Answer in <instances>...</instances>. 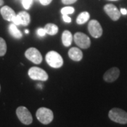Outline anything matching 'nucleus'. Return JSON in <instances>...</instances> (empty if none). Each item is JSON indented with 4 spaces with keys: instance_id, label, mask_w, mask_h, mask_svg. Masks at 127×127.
Listing matches in <instances>:
<instances>
[{
    "instance_id": "f257e3e1",
    "label": "nucleus",
    "mask_w": 127,
    "mask_h": 127,
    "mask_svg": "<svg viewBox=\"0 0 127 127\" xmlns=\"http://www.w3.org/2000/svg\"><path fill=\"white\" fill-rule=\"evenodd\" d=\"M45 59L47 63L52 68H59L62 66L64 64L62 57L55 51H50L47 52Z\"/></svg>"
},
{
    "instance_id": "f03ea898",
    "label": "nucleus",
    "mask_w": 127,
    "mask_h": 127,
    "mask_svg": "<svg viewBox=\"0 0 127 127\" xmlns=\"http://www.w3.org/2000/svg\"><path fill=\"white\" fill-rule=\"evenodd\" d=\"M36 117L42 124H49L54 119V114L51 109L46 107H40L37 110Z\"/></svg>"
},
{
    "instance_id": "7ed1b4c3",
    "label": "nucleus",
    "mask_w": 127,
    "mask_h": 127,
    "mask_svg": "<svg viewBox=\"0 0 127 127\" xmlns=\"http://www.w3.org/2000/svg\"><path fill=\"white\" fill-rule=\"evenodd\" d=\"M109 118L116 123L121 124H127V112L119 108H113L109 112Z\"/></svg>"
},
{
    "instance_id": "20e7f679",
    "label": "nucleus",
    "mask_w": 127,
    "mask_h": 127,
    "mask_svg": "<svg viewBox=\"0 0 127 127\" xmlns=\"http://www.w3.org/2000/svg\"><path fill=\"white\" fill-rule=\"evenodd\" d=\"M28 73L29 77L35 81H46L49 78L48 74L45 70L37 66H33L29 68Z\"/></svg>"
},
{
    "instance_id": "39448f33",
    "label": "nucleus",
    "mask_w": 127,
    "mask_h": 127,
    "mask_svg": "<svg viewBox=\"0 0 127 127\" xmlns=\"http://www.w3.org/2000/svg\"><path fill=\"white\" fill-rule=\"evenodd\" d=\"M16 115L20 122L25 125H30L32 122V117L31 113L26 107H18L16 109Z\"/></svg>"
},
{
    "instance_id": "423d86ee",
    "label": "nucleus",
    "mask_w": 127,
    "mask_h": 127,
    "mask_svg": "<svg viewBox=\"0 0 127 127\" xmlns=\"http://www.w3.org/2000/svg\"><path fill=\"white\" fill-rule=\"evenodd\" d=\"M73 40L76 45L82 49H87L91 46L90 37L81 32L75 33V35H73Z\"/></svg>"
},
{
    "instance_id": "0eeeda50",
    "label": "nucleus",
    "mask_w": 127,
    "mask_h": 127,
    "mask_svg": "<svg viewBox=\"0 0 127 127\" xmlns=\"http://www.w3.org/2000/svg\"><path fill=\"white\" fill-rule=\"evenodd\" d=\"M25 56L29 61L36 64H40L42 61V57L40 51L35 47L28 48L25 52Z\"/></svg>"
},
{
    "instance_id": "6e6552de",
    "label": "nucleus",
    "mask_w": 127,
    "mask_h": 127,
    "mask_svg": "<svg viewBox=\"0 0 127 127\" xmlns=\"http://www.w3.org/2000/svg\"><path fill=\"white\" fill-rule=\"evenodd\" d=\"M88 31L95 38L100 37L102 35V28L97 20H91L88 23Z\"/></svg>"
},
{
    "instance_id": "1a4fd4ad",
    "label": "nucleus",
    "mask_w": 127,
    "mask_h": 127,
    "mask_svg": "<svg viewBox=\"0 0 127 127\" xmlns=\"http://www.w3.org/2000/svg\"><path fill=\"white\" fill-rule=\"evenodd\" d=\"M31 22V16L26 11H21L16 14V17L13 20L12 23L16 26L22 25L24 26H27Z\"/></svg>"
},
{
    "instance_id": "9d476101",
    "label": "nucleus",
    "mask_w": 127,
    "mask_h": 127,
    "mask_svg": "<svg viewBox=\"0 0 127 127\" xmlns=\"http://www.w3.org/2000/svg\"><path fill=\"white\" fill-rule=\"evenodd\" d=\"M104 11L105 13L108 15L109 18L112 21H118L121 17V12L119 11L116 6L112 4H107L104 6Z\"/></svg>"
},
{
    "instance_id": "9b49d317",
    "label": "nucleus",
    "mask_w": 127,
    "mask_h": 127,
    "mask_svg": "<svg viewBox=\"0 0 127 127\" xmlns=\"http://www.w3.org/2000/svg\"><path fill=\"white\" fill-rule=\"evenodd\" d=\"M120 75V71L117 67H112L108 69L103 75V79L105 82L112 83L115 81Z\"/></svg>"
},
{
    "instance_id": "f8f14e48",
    "label": "nucleus",
    "mask_w": 127,
    "mask_h": 127,
    "mask_svg": "<svg viewBox=\"0 0 127 127\" xmlns=\"http://www.w3.org/2000/svg\"><path fill=\"white\" fill-rule=\"evenodd\" d=\"M0 12L4 20L11 22L13 21V20L16 16V14L15 13L14 10L8 6H4L0 10Z\"/></svg>"
},
{
    "instance_id": "ddd939ff",
    "label": "nucleus",
    "mask_w": 127,
    "mask_h": 127,
    "mask_svg": "<svg viewBox=\"0 0 127 127\" xmlns=\"http://www.w3.org/2000/svg\"><path fill=\"white\" fill-rule=\"evenodd\" d=\"M68 57L71 59L75 62H79L83 59V52L78 47H71L68 50Z\"/></svg>"
},
{
    "instance_id": "4468645a",
    "label": "nucleus",
    "mask_w": 127,
    "mask_h": 127,
    "mask_svg": "<svg viewBox=\"0 0 127 127\" xmlns=\"http://www.w3.org/2000/svg\"><path fill=\"white\" fill-rule=\"evenodd\" d=\"M62 41L65 47H69L73 41V35L71 32L68 31H64L62 35Z\"/></svg>"
},
{
    "instance_id": "2eb2a0df",
    "label": "nucleus",
    "mask_w": 127,
    "mask_h": 127,
    "mask_svg": "<svg viewBox=\"0 0 127 127\" xmlns=\"http://www.w3.org/2000/svg\"><path fill=\"white\" fill-rule=\"evenodd\" d=\"M9 31L10 34L11 35V36L14 37L16 39H21L22 37V33L21 32L18 30L17 28V26L15 25L14 23L10 24L9 26Z\"/></svg>"
},
{
    "instance_id": "dca6fc26",
    "label": "nucleus",
    "mask_w": 127,
    "mask_h": 127,
    "mask_svg": "<svg viewBox=\"0 0 127 127\" xmlns=\"http://www.w3.org/2000/svg\"><path fill=\"white\" fill-rule=\"evenodd\" d=\"M44 29L45 30L46 33L50 35H55L58 32V31H59L58 26H56L54 23H47V24H46Z\"/></svg>"
},
{
    "instance_id": "f3484780",
    "label": "nucleus",
    "mask_w": 127,
    "mask_h": 127,
    "mask_svg": "<svg viewBox=\"0 0 127 127\" xmlns=\"http://www.w3.org/2000/svg\"><path fill=\"white\" fill-rule=\"evenodd\" d=\"M90 18V14L87 11H83L76 18V23L78 25H82L83 23H86Z\"/></svg>"
},
{
    "instance_id": "a211bd4d",
    "label": "nucleus",
    "mask_w": 127,
    "mask_h": 127,
    "mask_svg": "<svg viewBox=\"0 0 127 127\" xmlns=\"http://www.w3.org/2000/svg\"><path fill=\"white\" fill-rule=\"evenodd\" d=\"M6 50H7V46L6 41L2 37H0V57H3L4 55H5L6 52Z\"/></svg>"
},
{
    "instance_id": "6ab92c4d",
    "label": "nucleus",
    "mask_w": 127,
    "mask_h": 127,
    "mask_svg": "<svg viewBox=\"0 0 127 127\" xmlns=\"http://www.w3.org/2000/svg\"><path fill=\"white\" fill-rule=\"evenodd\" d=\"M75 9L72 6H66L61 9V13L62 15H69L74 13Z\"/></svg>"
},
{
    "instance_id": "aec40b11",
    "label": "nucleus",
    "mask_w": 127,
    "mask_h": 127,
    "mask_svg": "<svg viewBox=\"0 0 127 127\" xmlns=\"http://www.w3.org/2000/svg\"><path fill=\"white\" fill-rule=\"evenodd\" d=\"M33 0H22V5L25 9H29L32 4Z\"/></svg>"
},
{
    "instance_id": "412c9836",
    "label": "nucleus",
    "mask_w": 127,
    "mask_h": 127,
    "mask_svg": "<svg viewBox=\"0 0 127 127\" xmlns=\"http://www.w3.org/2000/svg\"><path fill=\"white\" fill-rule=\"evenodd\" d=\"M37 33L38 36L40 37H44L46 34H47V33H46L45 30L44 28H40L37 29Z\"/></svg>"
},
{
    "instance_id": "4be33fe9",
    "label": "nucleus",
    "mask_w": 127,
    "mask_h": 127,
    "mask_svg": "<svg viewBox=\"0 0 127 127\" xmlns=\"http://www.w3.org/2000/svg\"><path fill=\"white\" fill-rule=\"evenodd\" d=\"M77 0H62V2L64 4H74L75 2H76Z\"/></svg>"
},
{
    "instance_id": "5701e85b",
    "label": "nucleus",
    "mask_w": 127,
    "mask_h": 127,
    "mask_svg": "<svg viewBox=\"0 0 127 127\" xmlns=\"http://www.w3.org/2000/svg\"><path fill=\"white\" fill-rule=\"evenodd\" d=\"M63 21L65 23H71V18L68 16V15H62Z\"/></svg>"
},
{
    "instance_id": "b1692460",
    "label": "nucleus",
    "mask_w": 127,
    "mask_h": 127,
    "mask_svg": "<svg viewBox=\"0 0 127 127\" xmlns=\"http://www.w3.org/2000/svg\"><path fill=\"white\" fill-rule=\"evenodd\" d=\"M39 1L41 4H42L43 6H47L52 1V0H39Z\"/></svg>"
},
{
    "instance_id": "393cba45",
    "label": "nucleus",
    "mask_w": 127,
    "mask_h": 127,
    "mask_svg": "<svg viewBox=\"0 0 127 127\" xmlns=\"http://www.w3.org/2000/svg\"><path fill=\"white\" fill-rule=\"evenodd\" d=\"M120 12L121 14H123V15H127V10L124 8H122L121 10H120Z\"/></svg>"
},
{
    "instance_id": "a878e982",
    "label": "nucleus",
    "mask_w": 127,
    "mask_h": 127,
    "mask_svg": "<svg viewBox=\"0 0 127 127\" xmlns=\"http://www.w3.org/2000/svg\"><path fill=\"white\" fill-rule=\"evenodd\" d=\"M4 0H0V6H2V5L4 4Z\"/></svg>"
},
{
    "instance_id": "bb28decb",
    "label": "nucleus",
    "mask_w": 127,
    "mask_h": 127,
    "mask_svg": "<svg viewBox=\"0 0 127 127\" xmlns=\"http://www.w3.org/2000/svg\"><path fill=\"white\" fill-rule=\"evenodd\" d=\"M25 32H26V34H28V33H29V31H28V30H25Z\"/></svg>"
},
{
    "instance_id": "cd10ccee",
    "label": "nucleus",
    "mask_w": 127,
    "mask_h": 127,
    "mask_svg": "<svg viewBox=\"0 0 127 127\" xmlns=\"http://www.w3.org/2000/svg\"><path fill=\"white\" fill-rule=\"evenodd\" d=\"M110 1H117V0H110Z\"/></svg>"
},
{
    "instance_id": "c85d7f7f",
    "label": "nucleus",
    "mask_w": 127,
    "mask_h": 127,
    "mask_svg": "<svg viewBox=\"0 0 127 127\" xmlns=\"http://www.w3.org/2000/svg\"><path fill=\"white\" fill-rule=\"evenodd\" d=\"M0 91H1V86H0Z\"/></svg>"
}]
</instances>
